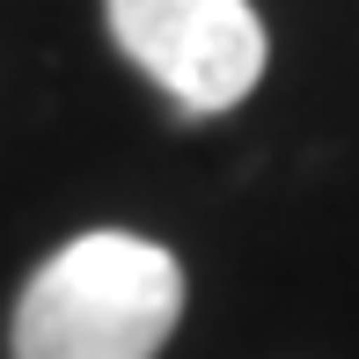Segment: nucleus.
<instances>
[{"label": "nucleus", "mask_w": 359, "mask_h": 359, "mask_svg": "<svg viewBox=\"0 0 359 359\" xmlns=\"http://www.w3.org/2000/svg\"><path fill=\"white\" fill-rule=\"evenodd\" d=\"M184 316V271L147 235H95L44 257L15 301V359H154Z\"/></svg>", "instance_id": "nucleus-1"}, {"label": "nucleus", "mask_w": 359, "mask_h": 359, "mask_svg": "<svg viewBox=\"0 0 359 359\" xmlns=\"http://www.w3.org/2000/svg\"><path fill=\"white\" fill-rule=\"evenodd\" d=\"M110 37L191 118L235 110L264 81V22L250 0H103Z\"/></svg>", "instance_id": "nucleus-2"}]
</instances>
